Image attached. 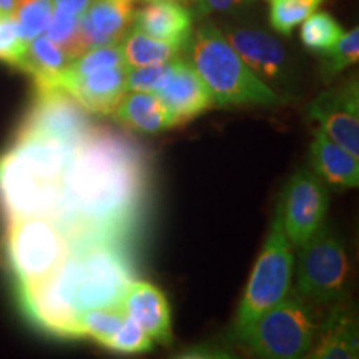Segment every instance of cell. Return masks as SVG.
I'll return each instance as SVG.
<instances>
[{
	"label": "cell",
	"instance_id": "e575fe53",
	"mask_svg": "<svg viewBox=\"0 0 359 359\" xmlns=\"http://www.w3.org/2000/svg\"><path fill=\"white\" fill-rule=\"evenodd\" d=\"M19 0H0V11L4 12H13V8L17 7Z\"/></svg>",
	"mask_w": 359,
	"mask_h": 359
},
{
	"label": "cell",
	"instance_id": "6da1fadb",
	"mask_svg": "<svg viewBox=\"0 0 359 359\" xmlns=\"http://www.w3.org/2000/svg\"><path fill=\"white\" fill-rule=\"evenodd\" d=\"M151 193L150 156L118 130L92 127L62 177L53 222L70 246L90 240L137 243Z\"/></svg>",
	"mask_w": 359,
	"mask_h": 359
},
{
	"label": "cell",
	"instance_id": "7402d4cb",
	"mask_svg": "<svg viewBox=\"0 0 359 359\" xmlns=\"http://www.w3.org/2000/svg\"><path fill=\"white\" fill-rule=\"evenodd\" d=\"M343 34V27L331 13L313 12L303 22L299 39H302V43L308 50L325 53L338 42Z\"/></svg>",
	"mask_w": 359,
	"mask_h": 359
},
{
	"label": "cell",
	"instance_id": "d4e9b609",
	"mask_svg": "<svg viewBox=\"0 0 359 359\" xmlns=\"http://www.w3.org/2000/svg\"><path fill=\"white\" fill-rule=\"evenodd\" d=\"M125 313L122 308H93L80 314L79 325L82 338H92L105 346L118 327L122 326Z\"/></svg>",
	"mask_w": 359,
	"mask_h": 359
},
{
	"label": "cell",
	"instance_id": "2e32d148",
	"mask_svg": "<svg viewBox=\"0 0 359 359\" xmlns=\"http://www.w3.org/2000/svg\"><path fill=\"white\" fill-rule=\"evenodd\" d=\"M326 321L318 327L316 338L306 358L351 359L359 356L358 318L346 299L330 306Z\"/></svg>",
	"mask_w": 359,
	"mask_h": 359
},
{
	"label": "cell",
	"instance_id": "3957f363",
	"mask_svg": "<svg viewBox=\"0 0 359 359\" xmlns=\"http://www.w3.org/2000/svg\"><path fill=\"white\" fill-rule=\"evenodd\" d=\"M318 327L311 303L296 291H288L280 303L233 336L258 358L296 359L308 356Z\"/></svg>",
	"mask_w": 359,
	"mask_h": 359
},
{
	"label": "cell",
	"instance_id": "d6986e66",
	"mask_svg": "<svg viewBox=\"0 0 359 359\" xmlns=\"http://www.w3.org/2000/svg\"><path fill=\"white\" fill-rule=\"evenodd\" d=\"M111 115L123 127L142 133L173 128L170 111L155 92H127Z\"/></svg>",
	"mask_w": 359,
	"mask_h": 359
},
{
	"label": "cell",
	"instance_id": "603a6c76",
	"mask_svg": "<svg viewBox=\"0 0 359 359\" xmlns=\"http://www.w3.org/2000/svg\"><path fill=\"white\" fill-rule=\"evenodd\" d=\"M79 19L80 15H75L65 8L53 7L50 22L45 30V35L67 53L70 62L85 52L82 37H80Z\"/></svg>",
	"mask_w": 359,
	"mask_h": 359
},
{
	"label": "cell",
	"instance_id": "d6a6232c",
	"mask_svg": "<svg viewBox=\"0 0 359 359\" xmlns=\"http://www.w3.org/2000/svg\"><path fill=\"white\" fill-rule=\"evenodd\" d=\"M182 358H230V354H224L222 348L215 346H196L180 354Z\"/></svg>",
	"mask_w": 359,
	"mask_h": 359
},
{
	"label": "cell",
	"instance_id": "ffe728a7",
	"mask_svg": "<svg viewBox=\"0 0 359 359\" xmlns=\"http://www.w3.org/2000/svg\"><path fill=\"white\" fill-rule=\"evenodd\" d=\"M69 62L70 58L67 57V53L57 43H53L47 35L42 34L29 40L25 60L20 72L32 75L37 88H47L55 85L57 77L69 65Z\"/></svg>",
	"mask_w": 359,
	"mask_h": 359
},
{
	"label": "cell",
	"instance_id": "836d02e7",
	"mask_svg": "<svg viewBox=\"0 0 359 359\" xmlns=\"http://www.w3.org/2000/svg\"><path fill=\"white\" fill-rule=\"evenodd\" d=\"M92 2L93 0H52L53 7L65 8V11L75 13V15H82Z\"/></svg>",
	"mask_w": 359,
	"mask_h": 359
},
{
	"label": "cell",
	"instance_id": "5bb4252c",
	"mask_svg": "<svg viewBox=\"0 0 359 359\" xmlns=\"http://www.w3.org/2000/svg\"><path fill=\"white\" fill-rule=\"evenodd\" d=\"M120 308L145 333L161 344H172V309L163 291L147 281L135 280L122 296Z\"/></svg>",
	"mask_w": 359,
	"mask_h": 359
},
{
	"label": "cell",
	"instance_id": "e0dca14e",
	"mask_svg": "<svg viewBox=\"0 0 359 359\" xmlns=\"http://www.w3.org/2000/svg\"><path fill=\"white\" fill-rule=\"evenodd\" d=\"M133 29L187 47L193 32V13L175 0H148L147 6L133 12Z\"/></svg>",
	"mask_w": 359,
	"mask_h": 359
},
{
	"label": "cell",
	"instance_id": "9a60e30c",
	"mask_svg": "<svg viewBox=\"0 0 359 359\" xmlns=\"http://www.w3.org/2000/svg\"><path fill=\"white\" fill-rule=\"evenodd\" d=\"M132 0H93L79 19L85 52L118 43L133 22Z\"/></svg>",
	"mask_w": 359,
	"mask_h": 359
},
{
	"label": "cell",
	"instance_id": "52a82bcc",
	"mask_svg": "<svg viewBox=\"0 0 359 359\" xmlns=\"http://www.w3.org/2000/svg\"><path fill=\"white\" fill-rule=\"evenodd\" d=\"M62 193V182L45 178L15 151L0 156V210L7 222L29 217L53 219Z\"/></svg>",
	"mask_w": 359,
	"mask_h": 359
},
{
	"label": "cell",
	"instance_id": "ac0fdd59",
	"mask_svg": "<svg viewBox=\"0 0 359 359\" xmlns=\"http://www.w3.org/2000/svg\"><path fill=\"white\" fill-rule=\"evenodd\" d=\"M309 160H311V170L325 183L341 188H358V156L336 143L320 128L314 130Z\"/></svg>",
	"mask_w": 359,
	"mask_h": 359
},
{
	"label": "cell",
	"instance_id": "4dcf8cb0",
	"mask_svg": "<svg viewBox=\"0 0 359 359\" xmlns=\"http://www.w3.org/2000/svg\"><path fill=\"white\" fill-rule=\"evenodd\" d=\"M173 62V60H172ZM172 62L143 67H127V92H156L168 77Z\"/></svg>",
	"mask_w": 359,
	"mask_h": 359
},
{
	"label": "cell",
	"instance_id": "30bf717a",
	"mask_svg": "<svg viewBox=\"0 0 359 359\" xmlns=\"http://www.w3.org/2000/svg\"><path fill=\"white\" fill-rule=\"evenodd\" d=\"M308 116L327 137L359 156V85L353 77L320 93L308 107Z\"/></svg>",
	"mask_w": 359,
	"mask_h": 359
},
{
	"label": "cell",
	"instance_id": "9c48e42d",
	"mask_svg": "<svg viewBox=\"0 0 359 359\" xmlns=\"http://www.w3.org/2000/svg\"><path fill=\"white\" fill-rule=\"evenodd\" d=\"M93 125L88 111L64 88H37V98L22 122L20 135H43L77 147Z\"/></svg>",
	"mask_w": 359,
	"mask_h": 359
},
{
	"label": "cell",
	"instance_id": "f1b7e54d",
	"mask_svg": "<svg viewBox=\"0 0 359 359\" xmlns=\"http://www.w3.org/2000/svg\"><path fill=\"white\" fill-rule=\"evenodd\" d=\"M29 42L22 37L13 13L0 11V62L20 70Z\"/></svg>",
	"mask_w": 359,
	"mask_h": 359
},
{
	"label": "cell",
	"instance_id": "484cf974",
	"mask_svg": "<svg viewBox=\"0 0 359 359\" xmlns=\"http://www.w3.org/2000/svg\"><path fill=\"white\" fill-rule=\"evenodd\" d=\"M122 48L118 43L102 45V47L88 48L82 55L69 62V65L60 72L62 77H82L92 72L109 69V67L123 65Z\"/></svg>",
	"mask_w": 359,
	"mask_h": 359
},
{
	"label": "cell",
	"instance_id": "5b68a950",
	"mask_svg": "<svg viewBox=\"0 0 359 359\" xmlns=\"http://www.w3.org/2000/svg\"><path fill=\"white\" fill-rule=\"evenodd\" d=\"M298 250L296 293L320 306L346 299L351 266L339 238L323 224Z\"/></svg>",
	"mask_w": 359,
	"mask_h": 359
},
{
	"label": "cell",
	"instance_id": "4fadbf2b",
	"mask_svg": "<svg viewBox=\"0 0 359 359\" xmlns=\"http://www.w3.org/2000/svg\"><path fill=\"white\" fill-rule=\"evenodd\" d=\"M224 37L263 82H281L286 79L288 55L283 43L271 34L251 27H240L228 30Z\"/></svg>",
	"mask_w": 359,
	"mask_h": 359
},
{
	"label": "cell",
	"instance_id": "ba28073f",
	"mask_svg": "<svg viewBox=\"0 0 359 359\" xmlns=\"http://www.w3.org/2000/svg\"><path fill=\"white\" fill-rule=\"evenodd\" d=\"M330 193L311 168L298 170L286 183L278 213L291 245L302 246L325 224Z\"/></svg>",
	"mask_w": 359,
	"mask_h": 359
},
{
	"label": "cell",
	"instance_id": "277c9868",
	"mask_svg": "<svg viewBox=\"0 0 359 359\" xmlns=\"http://www.w3.org/2000/svg\"><path fill=\"white\" fill-rule=\"evenodd\" d=\"M69 255V238L53 219L29 217L7 222L6 257L19 288L50 276Z\"/></svg>",
	"mask_w": 359,
	"mask_h": 359
},
{
	"label": "cell",
	"instance_id": "1f68e13d",
	"mask_svg": "<svg viewBox=\"0 0 359 359\" xmlns=\"http://www.w3.org/2000/svg\"><path fill=\"white\" fill-rule=\"evenodd\" d=\"M250 2H253V0H196V13L205 17L210 13L233 11V8Z\"/></svg>",
	"mask_w": 359,
	"mask_h": 359
},
{
	"label": "cell",
	"instance_id": "f546056e",
	"mask_svg": "<svg viewBox=\"0 0 359 359\" xmlns=\"http://www.w3.org/2000/svg\"><path fill=\"white\" fill-rule=\"evenodd\" d=\"M154 346V339L145 333V330L125 314L122 326L118 327V331L111 336L109 343L103 348L115 353H147L151 351Z\"/></svg>",
	"mask_w": 359,
	"mask_h": 359
},
{
	"label": "cell",
	"instance_id": "7a4b0ae2",
	"mask_svg": "<svg viewBox=\"0 0 359 359\" xmlns=\"http://www.w3.org/2000/svg\"><path fill=\"white\" fill-rule=\"evenodd\" d=\"M190 65L208 88L215 107H271L280 97L245 64L212 22L191 32L187 47Z\"/></svg>",
	"mask_w": 359,
	"mask_h": 359
},
{
	"label": "cell",
	"instance_id": "83f0119b",
	"mask_svg": "<svg viewBox=\"0 0 359 359\" xmlns=\"http://www.w3.org/2000/svg\"><path fill=\"white\" fill-rule=\"evenodd\" d=\"M53 11L52 0H19L13 8V19L27 42L45 34Z\"/></svg>",
	"mask_w": 359,
	"mask_h": 359
},
{
	"label": "cell",
	"instance_id": "cb8c5ba5",
	"mask_svg": "<svg viewBox=\"0 0 359 359\" xmlns=\"http://www.w3.org/2000/svg\"><path fill=\"white\" fill-rule=\"evenodd\" d=\"M323 2L325 0H269V25L278 34L291 35Z\"/></svg>",
	"mask_w": 359,
	"mask_h": 359
},
{
	"label": "cell",
	"instance_id": "44dd1931",
	"mask_svg": "<svg viewBox=\"0 0 359 359\" xmlns=\"http://www.w3.org/2000/svg\"><path fill=\"white\" fill-rule=\"evenodd\" d=\"M120 42H122L120 48H122L123 62L128 69L130 67L172 62L175 58H178L182 50H185L183 45L155 39L137 29H132L130 32L125 34Z\"/></svg>",
	"mask_w": 359,
	"mask_h": 359
},
{
	"label": "cell",
	"instance_id": "7c38bea8",
	"mask_svg": "<svg viewBox=\"0 0 359 359\" xmlns=\"http://www.w3.org/2000/svg\"><path fill=\"white\" fill-rule=\"evenodd\" d=\"M127 65L109 67L82 77L58 75L53 87L64 88L88 114L111 115L127 93Z\"/></svg>",
	"mask_w": 359,
	"mask_h": 359
},
{
	"label": "cell",
	"instance_id": "8fae6325",
	"mask_svg": "<svg viewBox=\"0 0 359 359\" xmlns=\"http://www.w3.org/2000/svg\"><path fill=\"white\" fill-rule=\"evenodd\" d=\"M155 93L168 109L173 127H182L215 107L203 80L190 62L182 58H175L172 62L168 77Z\"/></svg>",
	"mask_w": 359,
	"mask_h": 359
},
{
	"label": "cell",
	"instance_id": "8992f818",
	"mask_svg": "<svg viewBox=\"0 0 359 359\" xmlns=\"http://www.w3.org/2000/svg\"><path fill=\"white\" fill-rule=\"evenodd\" d=\"M293 268V245L283 230L281 217L276 210L262 255L251 271L250 281L238 308L233 333L243 330L251 321L257 320L259 314L285 298L291 286Z\"/></svg>",
	"mask_w": 359,
	"mask_h": 359
},
{
	"label": "cell",
	"instance_id": "4316f807",
	"mask_svg": "<svg viewBox=\"0 0 359 359\" xmlns=\"http://www.w3.org/2000/svg\"><path fill=\"white\" fill-rule=\"evenodd\" d=\"M359 58V29L354 27L353 30L341 35L330 50L323 53L321 74L325 80L334 79L343 70L358 64Z\"/></svg>",
	"mask_w": 359,
	"mask_h": 359
}]
</instances>
